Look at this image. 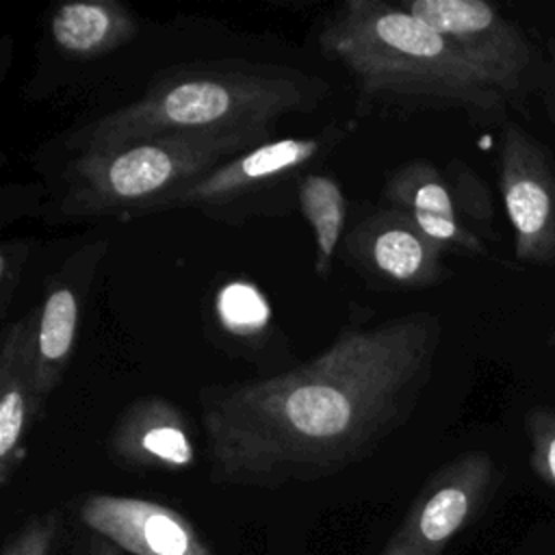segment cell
Masks as SVG:
<instances>
[{
	"mask_svg": "<svg viewBox=\"0 0 555 555\" xmlns=\"http://www.w3.org/2000/svg\"><path fill=\"white\" fill-rule=\"evenodd\" d=\"M382 199L384 206L405 212L444 254H488V245L464 228L451 184L431 160L412 158L395 167L384 180Z\"/></svg>",
	"mask_w": 555,
	"mask_h": 555,
	"instance_id": "obj_13",
	"label": "cell"
},
{
	"mask_svg": "<svg viewBox=\"0 0 555 555\" xmlns=\"http://www.w3.org/2000/svg\"><path fill=\"white\" fill-rule=\"evenodd\" d=\"M440 338V319L427 310L351 323L295 369L202 388L210 481L282 488L364 462L414 414Z\"/></svg>",
	"mask_w": 555,
	"mask_h": 555,
	"instance_id": "obj_1",
	"label": "cell"
},
{
	"mask_svg": "<svg viewBox=\"0 0 555 555\" xmlns=\"http://www.w3.org/2000/svg\"><path fill=\"white\" fill-rule=\"evenodd\" d=\"M327 93V82L288 67L225 63L167 74L134 102L82 126L76 152L165 137L269 128L288 113H308Z\"/></svg>",
	"mask_w": 555,
	"mask_h": 555,
	"instance_id": "obj_3",
	"label": "cell"
},
{
	"mask_svg": "<svg viewBox=\"0 0 555 555\" xmlns=\"http://www.w3.org/2000/svg\"><path fill=\"white\" fill-rule=\"evenodd\" d=\"M215 321L236 343L258 345L271 325V306L264 293L247 280L225 282L212 301Z\"/></svg>",
	"mask_w": 555,
	"mask_h": 555,
	"instance_id": "obj_17",
	"label": "cell"
},
{
	"mask_svg": "<svg viewBox=\"0 0 555 555\" xmlns=\"http://www.w3.org/2000/svg\"><path fill=\"white\" fill-rule=\"evenodd\" d=\"M496 184L512 230L514 260L555 267V156L512 117L499 128Z\"/></svg>",
	"mask_w": 555,
	"mask_h": 555,
	"instance_id": "obj_7",
	"label": "cell"
},
{
	"mask_svg": "<svg viewBox=\"0 0 555 555\" xmlns=\"http://www.w3.org/2000/svg\"><path fill=\"white\" fill-rule=\"evenodd\" d=\"M85 555H121L119 548H115L111 542H106L104 538H93L89 542V548Z\"/></svg>",
	"mask_w": 555,
	"mask_h": 555,
	"instance_id": "obj_23",
	"label": "cell"
},
{
	"mask_svg": "<svg viewBox=\"0 0 555 555\" xmlns=\"http://www.w3.org/2000/svg\"><path fill=\"white\" fill-rule=\"evenodd\" d=\"M410 15L438 30L496 89L507 106L529 111L540 95L546 52L527 30L483 0H405Z\"/></svg>",
	"mask_w": 555,
	"mask_h": 555,
	"instance_id": "obj_5",
	"label": "cell"
},
{
	"mask_svg": "<svg viewBox=\"0 0 555 555\" xmlns=\"http://www.w3.org/2000/svg\"><path fill=\"white\" fill-rule=\"evenodd\" d=\"M297 202L314 241V273L325 280L332 273L336 249L343 243L347 221L345 193L334 176L308 171L297 182Z\"/></svg>",
	"mask_w": 555,
	"mask_h": 555,
	"instance_id": "obj_16",
	"label": "cell"
},
{
	"mask_svg": "<svg viewBox=\"0 0 555 555\" xmlns=\"http://www.w3.org/2000/svg\"><path fill=\"white\" fill-rule=\"evenodd\" d=\"M442 171L451 184L464 228L479 236L486 245L499 241L494 199L486 180L460 158H449Z\"/></svg>",
	"mask_w": 555,
	"mask_h": 555,
	"instance_id": "obj_18",
	"label": "cell"
},
{
	"mask_svg": "<svg viewBox=\"0 0 555 555\" xmlns=\"http://www.w3.org/2000/svg\"><path fill=\"white\" fill-rule=\"evenodd\" d=\"M78 518L93 533L130 555H212L210 544L178 509L126 494H89Z\"/></svg>",
	"mask_w": 555,
	"mask_h": 555,
	"instance_id": "obj_11",
	"label": "cell"
},
{
	"mask_svg": "<svg viewBox=\"0 0 555 555\" xmlns=\"http://www.w3.org/2000/svg\"><path fill=\"white\" fill-rule=\"evenodd\" d=\"M33 249L30 238H15L0 243V314L7 317L15 291L22 282L24 267Z\"/></svg>",
	"mask_w": 555,
	"mask_h": 555,
	"instance_id": "obj_21",
	"label": "cell"
},
{
	"mask_svg": "<svg viewBox=\"0 0 555 555\" xmlns=\"http://www.w3.org/2000/svg\"><path fill=\"white\" fill-rule=\"evenodd\" d=\"M544 52H546V69H544V80H542L538 98L542 100L548 124L555 130V37L546 39Z\"/></svg>",
	"mask_w": 555,
	"mask_h": 555,
	"instance_id": "obj_22",
	"label": "cell"
},
{
	"mask_svg": "<svg viewBox=\"0 0 555 555\" xmlns=\"http://www.w3.org/2000/svg\"><path fill=\"white\" fill-rule=\"evenodd\" d=\"M30 364V314L2 330L0 338V486L7 488L24 462L26 436L41 414Z\"/></svg>",
	"mask_w": 555,
	"mask_h": 555,
	"instance_id": "obj_14",
	"label": "cell"
},
{
	"mask_svg": "<svg viewBox=\"0 0 555 555\" xmlns=\"http://www.w3.org/2000/svg\"><path fill=\"white\" fill-rule=\"evenodd\" d=\"M353 128V119L334 121L314 134L262 141L169 195L154 212L191 208L217 217L225 212V208L260 199L288 180L299 182V178L308 173L306 169L332 154Z\"/></svg>",
	"mask_w": 555,
	"mask_h": 555,
	"instance_id": "obj_6",
	"label": "cell"
},
{
	"mask_svg": "<svg viewBox=\"0 0 555 555\" xmlns=\"http://www.w3.org/2000/svg\"><path fill=\"white\" fill-rule=\"evenodd\" d=\"M321 52L345 67L360 106L460 111L473 124L503 126L509 106L429 24L399 4L347 0L325 17Z\"/></svg>",
	"mask_w": 555,
	"mask_h": 555,
	"instance_id": "obj_2",
	"label": "cell"
},
{
	"mask_svg": "<svg viewBox=\"0 0 555 555\" xmlns=\"http://www.w3.org/2000/svg\"><path fill=\"white\" fill-rule=\"evenodd\" d=\"M61 527L56 509H48L28 518L7 542L2 555H52V546Z\"/></svg>",
	"mask_w": 555,
	"mask_h": 555,
	"instance_id": "obj_20",
	"label": "cell"
},
{
	"mask_svg": "<svg viewBox=\"0 0 555 555\" xmlns=\"http://www.w3.org/2000/svg\"><path fill=\"white\" fill-rule=\"evenodd\" d=\"M529 466L533 475L555 490V405H535L525 414Z\"/></svg>",
	"mask_w": 555,
	"mask_h": 555,
	"instance_id": "obj_19",
	"label": "cell"
},
{
	"mask_svg": "<svg viewBox=\"0 0 555 555\" xmlns=\"http://www.w3.org/2000/svg\"><path fill=\"white\" fill-rule=\"evenodd\" d=\"M379 555H405V553H403V551H399L397 546H392V544H388V542H386V546L382 548V553H379Z\"/></svg>",
	"mask_w": 555,
	"mask_h": 555,
	"instance_id": "obj_24",
	"label": "cell"
},
{
	"mask_svg": "<svg viewBox=\"0 0 555 555\" xmlns=\"http://www.w3.org/2000/svg\"><path fill=\"white\" fill-rule=\"evenodd\" d=\"M501 473L486 451H464L423 483L388 544L405 555H442L481 514Z\"/></svg>",
	"mask_w": 555,
	"mask_h": 555,
	"instance_id": "obj_8",
	"label": "cell"
},
{
	"mask_svg": "<svg viewBox=\"0 0 555 555\" xmlns=\"http://www.w3.org/2000/svg\"><path fill=\"white\" fill-rule=\"evenodd\" d=\"M137 35L134 15L115 0H69L50 17V37L69 59L93 61Z\"/></svg>",
	"mask_w": 555,
	"mask_h": 555,
	"instance_id": "obj_15",
	"label": "cell"
},
{
	"mask_svg": "<svg viewBox=\"0 0 555 555\" xmlns=\"http://www.w3.org/2000/svg\"><path fill=\"white\" fill-rule=\"evenodd\" d=\"M267 137L269 128L165 134L78 152L63 176L59 212L72 219L152 215L163 199Z\"/></svg>",
	"mask_w": 555,
	"mask_h": 555,
	"instance_id": "obj_4",
	"label": "cell"
},
{
	"mask_svg": "<svg viewBox=\"0 0 555 555\" xmlns=\"http://www.w3.org/2000/svg\"><path fill=\"white\" fill-rule=\"evenodd\" d=\"M111 457L132 470L180 473L195 464V444L184 412L165 397L132 399L108 434Z\"/></svg>",
	"mask_w": 555,
	"mask_h": 555,
	"instance_id": "obj_12",
	"label": "cell"
},
{
	"mask_svg": "<svg viewBox=\"0 0 555 555\" xmlns=\"http://www.w3.org/2000/svg\"><path fill=\"white\" fill-rule=\"evenodd\" d=\"M345 262L375 286L429 288L449 278L444 251L401 210L382 206L360 219L345 238Z\"/></svg>",
	"mask_w": 555,
	"mask_h": 555,
	"instance_id": "obj_10",
	"label": "cell"
},
{
	"mask_svg": "<svg viewBox=\"0 0 555 555\" xmlns=\"http://www.w3.org/2000/svg\"><path fill=\"white\" fill-rule=\"evenodd\" d=\"M106 249V238L78 247L48 275L43 297L30 312V364L41 408L72 362L87 295Z\"/></svg>",
	"mask_w": 555,
	"mask_h": 555,
	"instance_id": "obj_9",
	"label": "cell"
}]
</instances>
